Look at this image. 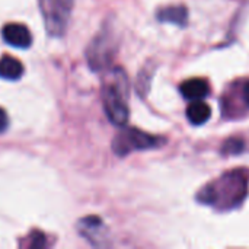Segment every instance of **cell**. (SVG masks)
Listing matches in <instances>:
<instances>
[{
    "mask_svg": "<svg viewBox=\"0 0 249 249\" xmlns=\"http://www.w3.org/2000/svg\"><path fill=\"white\" fill-rule=\"evenodd\" d=\"M249 172L233 169L206 184L197 193V201L219 212H229L239 207L248 197Z\"/></svg>",
    "mask_w": 249,
    "mask_h": 249,
    "instance_id": "1",
    "label": "cell"
},
{
    "mask_svg": "<svg viewBox=\"0 0 249 249\" xmlns=\"http://www.w3.org/2000/svg\"><path fill=\"white\" fill-rule=\"evenodd\" d=\"M128 77L121 67H112L107 71L102 86V104L108 120L124 127L128 121Z\"/></svg>",
    "mask_w": 249,
    "mask_h": 249,
    "instance_id": "2",
    "label": "cell"
},
{
    "mask_svg": "<svg viewBox=\"0 0 249 249\" xmlns=\"http://www.w3.org/2000/svg\"><path fill=\"white\" fill-rule=\"evenodd\" d=\"M115 54H117V39H115L114 29L111 26H105L90 41L86 50V60L93 71H104L109 69Z\"/></svg>",
    "mask_w": 249,
    "mask_h": 249,
    "instance_id": "3",
    "label": "cell"
},
{
    "mask_svg": "<svg viewBox=\"0 0 249 249\" xmlns=\"http://www.w3.org/2000/svg\"><path fill=\"white\" fill-rule=\"evenodd\" d=\"M165 144L163 137L152 136L139 128L125 127L112 140V150L117 156L124 158L133 152L156 149Z\"/></svg>",
    "mask_w": 249,
    "mask_h": 249,
    "instance_id": "4",
    "label": "cell"
},
{
    "mask_svg": "<svg viewBox=\"0 0 249 249\" xmlns=\"http://www.w3.org/2000/svg\"><path fill=\"white\" fill-rule=\"evenodd\" d=\"M74 0H38L39 12L48 35L60 38L66 34Z\"/></svg>",
    "mask_w": 249,
    "mask_h": 249,
    "instance_id": "5",
    "label": "cell"
},
{
    "mask_svg": "<svg viewBox=\"0 0 249 249\" xmlns=\"http://www.w3.org/2000/svg\"><path fill=\"white\" fill-rule=\"evenodd\" d=\"M223 112L228 117L239 115V111H249V79L239 80L223 95Z\"/></svg>",
    "mask_w": 249,
    "mask_h": 249,
    "instance_id": "6",
    "label": "cell"
},
{
    "mask_svg": "<svg viewBox=\"0 0 249 249\" xmlns=\"http://www.w3.org/2000/svg\"><path fill=\"white\" fill-rule=\"evenodd\" d=\"M77 232L89 241L92 245H102L107 239V226L105 223L96 216H88L79 220Z\"/></svg>",
    "mask_w": 249,
    "mask_h": 249,
    "instance_id": "7",
    "label": "cell"
},
{
    "mask_svg": "<svg viewBox=\"0 0 249 249\" xmlns=\"http://www.w3.org/2000/svg\"><path fill=\"white\" fill-rule=\"evenodd\" d=\"M1 36L6 44L12 45L15 48L25 50V48H29L32 44V35H31L29 29L25 25L16 23V22L4 25L3 31H1Z\"/></svg>",
    "mask_w": 249,
    "mask_h": 249,
    "instance_id": "8",
    "label": "cell"
},
{
    "mask_svg": "<svg viewBox=\"0 0 249 249\" xmlns=\"http://www.w3.org/2000/svg\"><path fill=\"white\" fill-rule=\"evenodd\" d=\"M181 95L190 101H201L210 93V85L206 79L194 77L181 83Z\"/></svg>",
    "mask_w": 249,
    "mask_h": 249,
    "instance_id": "9",
    "label": "cell"
},
{
    "mask_svg": "<svg viewBox=\"0 0 249 249\" xmlns=\"http://www.w3.org/2000/svg\"><path fill=\"white\" fill-rule=\"evenodd\" d=\"M156 18L160 22H168L184 28L188 25V9L182 4L165 6L156 12Z\"/></svg>",
    "mask_w": 249,
    "mask_h": 249,
    "instance_id": "10",
    "label": "cell"
},
{
    "mask_svg": "<svg viewBox=\"0 0 249 249\" xmlns=\"http://www.w3.org/2000/svg\"><path fill=\"white\" fill-rule=\"evenodd\" d=\"M23 74V64L12 57V55H3L0 58V77L6 80H18Z\"/></svg>",
    "mask_w": 249,
    "mask_h": 249,
    "instance_id": "11",
    "label": "cell"
},
{
    "mask_svg": "<svg viewBox=\"0 0 249 249\" xmlns=\"http://www.w3.org/2000/svg\"><path fill=\"white\" fill-rule=\"evenodd\" d=\"M212 117V109L210 107L201 101H193L191 105L187 108V118L191 124L194 125H203L206 124Z\"/></svg>",
    "mask_w": 249,
    "mask_h": 249,
    "instance_id": "12",
    "label": "cell"
},
{
    "mask_svg": "<svg viewBox=\"0 0 249 249\" xmlns=\"http://www.w3.org/2000/svg\"><path fill=\"white\" fill-rule=\"evenodd\" d=\"M245 149V142L241 137H232L226 140L222 146L223 155H239Z\"/></svg>",
    "mask_w": 249,
    "mask_h": 249,
    "instance_id": "13",
    "label": "cell"
},
{
    "mask_svg": "<svg viewBox=\"0 0 249 249\" xmlns=\"http://www.w3.org/2000/svg\"><path fill=\"white\" fill-rule=\"evenodd\" d=\"M47 245H48V244H47V236H45L44 233L38 232V231L32 232V233L28 236V244H26V247H29V248H44V247H47Z\"/></svg>",
    "mask_w": 249,
    "mask_h": 249,
    "instance_id": "14",
    "label": "cell"
},
{
    "mask_svg": "<svg viewBox=\"0 0 249 249\" xmlns=\"http://www.w3.org/2000/svg\"><path fill=\"white\" fill-rule=\"evenodd\" d=\"M9 127V117H7V112L0 108V134H3Z\"/></svg>",
    "mask_w": 249,
    "mask_h": 249,
    "instance_id": "15",
    "label": "cell"
}]
</instances>
